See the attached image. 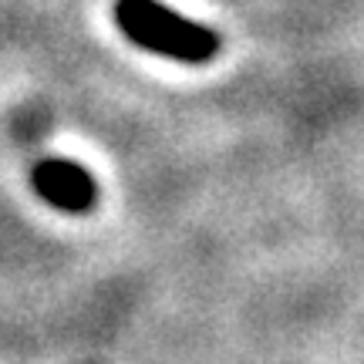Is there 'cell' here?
<instances>
[{"label": "cell", "instance_id": "1", "mask_svg": "<svg viewBox=\"0 0 364 364\" xmlns=\"http://www.w3.org/2000/svg\"><path fill=\"white\" fill-rule=\"evenodd\" d=\"M115 24L135 48L182 65H206L223 48L216 31L182 17L172 7H162L159 0H118Z\"/></svg>", "mask_w": 364, "mask_h": 364}, {"label": "cell", "instance_id": "2", "mask_svg": "<svg viewBox=\"0 0 364 364\" xmlns=\"http://www.w3.org/2000/svg\"><path fill=\"white\" fill-rule=\"evenodd\" d=\"M34 193L48 206L61 213H91L98 203V182L91 179V172L71 159H44L31 172Z\"/></svg>", "mask_w": 364, "mask_h": 364}]
</instances>
